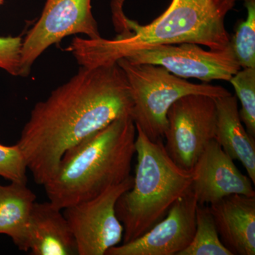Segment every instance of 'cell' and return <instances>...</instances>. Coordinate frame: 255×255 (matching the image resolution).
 <instances>
[{
    "label": "cell",
    "instance_id": "1",
    "mask_svg": "<svg viewBox=\"0 0 255 255\" xmlns=\"http://www.w3.org/2000/svg\"><path fill=\"white\" fill-rule=\"evenodd\" d=\"M132 101L117 63L82 67L32 109L17 142L33 180L43 186L65 152L116 119L130 115Z\"/></svg>",
    "mask_w": 255,
    "mask_h": 255
},
{
    "label": "cell",
    "instance_id": "2",
    "mask_svg": "<svg viewBox=\"0 0 255 255\" xmlns=\"http://www.w3.org/2000/svg\"><path fill=\"white\" fill-rule=\"evenodd\" d=\"M124 0H112L114 23L120 34L112 40L75 37L66 50L82 67L117 63L135 50L184 43L220 51L231 46L226 18L236 0H172L159 17L140 25L124 14Z\"/></svg>",
    "mask_w": 255,
    "mask_h": 255
},
{
    "label": "cell",
    "instance_id": "3",
    "mask_svg": "<svg viewBox=\"0 0 255 255\" xmlns=\"http://www.w3.org/2000/svg\"><path fill=\"white\" fill-rule=\"evenodd\" d=\"M136 135L135 124L127 115L70 147L43 185L48 201L63 210L123 182L130 176Z\"/></svg>",
    "mask_w": 255,
    "mask_h": 255
},
{
    "label": "cell",
    "instance_id": "4",
    "mask_svg": "<svg viewBox=\"0 0 255 255\" xmlns=\"http://www.w3.org/2000/svg\"><path fill=\"white\" fill-rule=\"evenodd\" d=\"M133 183L119 198L116 214L124 227L123 243L134 241L163 219L170 208L190 190L192 172L179 167L162 140L152 141L136 128Z\"/></svg>",
    "mask_w": 255,
    "mask_h": 255
},
{
    "label": "cell",
    "instance_id": "5",
    "mask_svg": "<svg viewBox=\"0 0 255 255\" xmlns=\"http://www.w3.org/2000/svg\"><path fill=\"white\" fill-rule=\"evenodd\" d=\"M117 63L127 76L132 107L130 117L152 141L162 140L167 127L171 106L188 95H204L214 98L231 95L221 86L191 83L167 69L151 64L134 63L121 58Z\"/></svg>",
    "mask_w": 255,
    "mask_h": 255
},
{
    "label": "cell",
    "instance_id": "6",
    "mask_svg": "<svg viewBox=\"0 0 255 255\" xmlns=\"http://www.w3.org/2000/svg\"><path fill=\"white\" fill-rule=\"evenodd\" d=\"M204 95H188L171 106L164 132L166 151L179 167L191 170L216 135V100Z\"/></svg>",
    "mask_w": 255,
    "mask_h": 255
},
{
    "label": "cell",
    "instance_id": "7",
    "mask_svg": "<svg viewBox=\"0 0 255 255\" xmlns=\"http://www.w3.org/2000/svg\"><path fill=\"white\" fill-rule=\"evenodd\" d=\"M92 0H46L41 16L22 41L19 76L29 75L32 65L46 49L62 39L84 34L101 35L92 11Z\"/></svg>",
    "mask_w": 255,
    "mask_h": 255
},
{
    "label": "cell",
    "instance_id": "8",
    "mask_svg": "<svg viewBox=\"0 0 255 255\" xmlns=\"http://www.w3.org/2000/svg\"><path fill=\"white\" fill-rule=\"evenodd\" d=\"M132 183L133 176L130 175L93 199L63 209L78 255H106L123 241V225L116 214V204Z\"/></svg>",
    "mask_w": 255,
    "mask_h": 255
},
{
    "label": "cell",
    "instance_id": "9",
    "mask_svg": "<svg viewBox=\"0 0 255 255\" xmlns=\"http://www.w3.org/2000/svg\"><path fill=\"white\" fill-rule=\"evenodd\" d=\"M124 58L134 63L159 65L179 78L204 82H229L241 69L231 44L220 51L205 50L191 43L159 45L135 50Z\"/></svg>",
    "mask_w": 255,
    "mask_h": 255
},
{
    "label": "cell",
    "instance_id": "10",
    "mask_svg": "<svg viewBox=\"0 0 255 255\" xmlns=\"http://www.w3.org/2000/svg\"><path fill=\"white\" fill-rule=\"evenodd\" d=\"M197 206L190 189L148 231L134 241L110 248L106 255H179L195 234Z\"/></svg>",
    "mask_w": 255,
    "mask_h": 255
},
{
    "label": "cell",
    "instance_id": "11",
    "mask_svg": "<svg viewBox=\"0 0 255 255\" xmlns=\"http://www.w3.org/2000/svg\"><path fill=\"white\" fill-rule=\"evenodd\" d=\"M191 172V190L199 205H211L231 194L255 196L251 179L215 139L206 145Z\"/></svg>",
    "mask_w": 255,
    "mask_h": 255
},
{
    "label": "cell",
    "instance_id": "12",
    "mask_svg": "<svg viewBox=\"0 0 255 255\" xmlns=\"http://www.w3.org/2000/svg\"><path fill=\"white\" fill-rule=\"evenodd\" d=\"M209 206L228 251L233 255H255V196L231 194Z\"/></svg>",
    "mask_w": 255,
    "mask_h": 255
},
{
    "label": "cell",
    "instance_id": "13",
    "mask_svg": "<svg viewBox=\"0 0 255 255\" xmlns=\"http://www.w3.org/2000/svg\"><path fill=\"white\" fill-rule=\"evenodd\" d=\"M63 210L46 202H35L28 227L32 255H78L76 241Z\"/></svg>",
    "mask_w": 255,
    "mask_h": 255
},
{
    "label": "cell",
    "instance_id": "14",
    "mask_svg": "<svg viewBox=\"0 0 255 255\" xmlns=\"http://www.w3.org/2000/svg\"><path fill=\"white\" fill-rule=\"evenodd\" d=\"M215 100L217 114L215 140L233 160L243 164L248 177L255 184V138L243 126L237 97L230 95Z\"/></svg>",
    "mask_w": 255,
    "mask_h": 255
},
{
    "label": "cell",
    "instance_id": "15",
    "mask_svg": "<svg viewBox=\"0 0 255 255\" xmlns=\"http://www.w3.org/2000/svg\"><path fill=\"white\" fill-rule=\"evenodd\" d=\"M36 196L26 184H0V235H6L19 251L28 252L30 216Z\"/></svg>",
    "mask_w": 255,
    "mask_h": 255
},
{
    "label": "cell",
    "instance_id": "16",
    "mask_svg": "<svg viewBox=\"0 0 255 255\" xmlns=\"http://www.w3.org/2000/svg\"><path fill=\"white\" fill-rule=\"evenodd\" d=\"M179 255H233L220 239L209 206L198 204L195 234L190 245Z\"/></svg>",
    "mask_w": 255,
    "mask_h": 255
},
{
    "label": "cell",
    "instance_id": "17",
    "mask_svg": "<svg viewBox=\"0 0 255 255\" xmlns=\"http://www.w3.org/2000/svg\"><path fill=\"white\" fill-rule=\"evenodd\" d=\"M248 11L231 38L233 53L241 68H255V0H243Z\"/></svg>",
    "mask_w": 255,
    "mask_h": 255
},
{
    "label": "cell",
    "instance_id": "18",
    "mask_svg": "<svg viewBox=\"0 0 255 255\" xmlns=\"http://www.w3.org/2000/svg\"><path fill=\"white\" fill-rule=\"evenodd\" d=\"M229 82L241 101L242 122L248 133L255 138V68H241Z\"/></svg>",
    "mask_w": 255,
    "mask_h": 255
},
{
    "label": "cell",
    "instance_id": "19",
    "mask_svg": "<svg viewBox=\"0 0 255 255\" xmlns=\"http://www.w3.org/2000/svg\"><path fill=\"white\" fill-rule=\"evenodd\" d=\"M27 164L17 144H0V177L11 182L27 184Z\"/></svg>",
    "mask_w": 255,
    "mask_h": 255
},
{
    "label": "cell",
    "instance_id": "20",
    "mask_svg": "<svg viewBox=\"0 0 255 255\" xmlns=\"http://www.w3.org/2000/svg\"><path fill=\"white\" fill-rule=\"evenodd\" d=\"M22 38L0 36V68L13 76H19Z\"/></svg>",
    "mask_w": 255,
    "mask_h": 255
},
{
    "label": "cell",
    "instance_id": "21",
    "mask_svg": "<svg viewBox=\"0 0 255 255\" xmlns=\"http://www.w3.org/2000/svg\"><path fill=\"white\" fill-rule=\"evenodd\" d=\"M4 0H0V5H1L4 3Z\"/></svg>",
    "mask_w": 255,
    "mask_h": 255
}]
</instances>
